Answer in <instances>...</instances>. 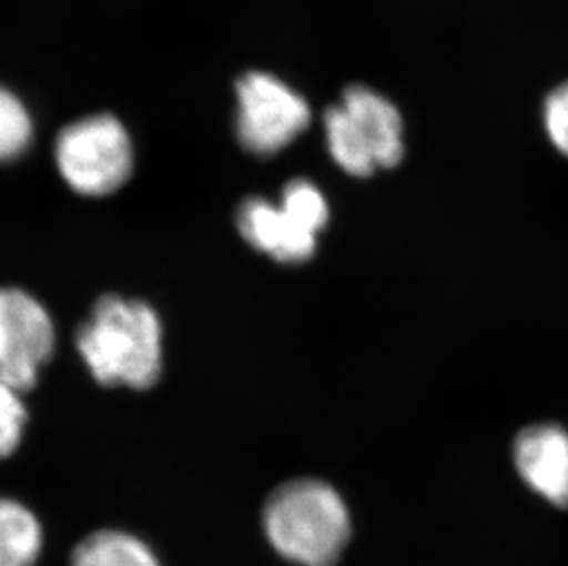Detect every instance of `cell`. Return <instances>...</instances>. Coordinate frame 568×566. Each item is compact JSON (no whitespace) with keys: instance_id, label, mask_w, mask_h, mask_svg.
Wrapping results in <instances>:
<instances>
[{"instance_id":"4fadbf2b","label":"cell","mask_w":568,"mask_h":566,"mask_svg":"<svg viewBox=\"0 0 568 566\" xmlns=\"http://www.w3.org/2000/svg\"><path fill=\"white\" fill-rule=\"evenodd\" d=\"M27 420L28 412L22 405L21 392L0 383V459L16 453Z\"/></svg>"},{"instance_id":"7c38bea8","label":"cell","mask_w":568,"mask_h":566,"mask_svg":"<svg viewBox=\"0 0 568 566\" xmlns=\"http://www.w3.org/2000/svg\"><path fill=\"white\" fill-rule=\"evenodd\" d=\"M32 140V120L10 91L0 87V162L13 161Z\"/></svg>"},{"instance_id":"3957f363","label":"cell","mask_w":568,"mask_h":566,"mask_svg":"<svg viewBox=\"0 0 568 566\" xmlns=\"http://www.w3.org/2000/svg\"><path fill=\"white\" fill-rule=\"evenodd\" d=\"M329 155L348 175L371 176L396 168L405 155V125L399 109L366 85L344 89L341 102L324 113Z\"/></svg>"},{"instance_id":"8fae6325","label":"cell","mask_w":568,"mask_h":566,"mask_svg":"<svg viewBox=\"0 0 568 566\" xmlns=\"http://www.w3.org/2000/svg\"><path fill=\"white\" fill-rule=\"evenodd\" d=\"M280 209L295 221L296 225L318 234L329 220V209L321 190L307 179H295L285 184Z\"/></svg>"},{"instance_id":"9c48e42d","label":"cell","mask_w":568,"mask_h":566,"mask_svg":"<svg viewBox=\"0 0 568 566\" xmlns=\"http://www.w3.org/2000/svg\"><path fill=\"white\" fill-rule=\"evenodd\" d=\"M43 550V528L24 504L0 498V566H36Z\"/></svg>"},{"instance_id":"6da1fadb","label":"cell","mask_w":568,"mask_h":566,"mask_svg":"<svg viewBox=\"0 0 568 566\" xmlns=\"http://www.w3.org/2000/svg\"><path fill=\"white\" fill-rule=\"evenodd\" d=\"M75 346L100 385L148 391L161 377V321L140 300L102 296L78 330Z\"/></svg>"},{"instance_id":"7a4b0ae2","label":"cell","mask_w":568,"mask_h":566,"mask_svg":"<svg viewBox=\"0 0 568 566\" xmlns=\"http://www.w3.org/2000/svg\"><path fill=\"white\" fill-rule=\"evenodd\" d=\"M274 550L302 566H333L349 539V515L332 486L298 478L276 487L263 508Z\"/></svg>"},{"instance_id":"5bb4252c","label":"cell","mask_w":568,"mask_h":566,"mask_svg":"<svg viewBox=\"0 0 568 566\" xmlns=\"http://www.w3.org/2000/svg\"><path fill=\"white\" fill-rule=\"evenodd\" d=\"M542 120L548 139L552 140L559 153L568 156V81L548 94L542 108Z\"/></svg>"},{"instance_id":"5b68a950","label":"cell","mask_w":568,"mask_h":566,"mask_svg":"<svg viewBox=\"0 0 568 566\" xmlns=\"http://www.w3.org/2000/svg\"><path fill=\"white\" fill-rule=\"evenodd\" d=\"M236 137L243 150L273 156L312 123L306 98L267 72H247L236 81Z\"/></svg>"},{"instance_id":"277c9868","label":"cell","mask_w":568,"mask_h":566,"mask_svg":"<svg viewBox=\"0 0 568 566\" xmlns=\"http://www.w3.org/2000/svg\"><path fill=\"white\" fill-rule=\"evenodd\" d=\"M64 182L87 198H105L124 186L133 171V145L119 118L97 114L70 123L55 142Z\"/></svg>"},{"instance_id":"52a82bcc","label":"cell","mask_w":568,"mask_h":566,"mask_svg":"<svg viewBox=\"0 0 568 566\" xmlns=\"http://www.w3.org/2000/svg\"><path fill=\"white\" fill-rule=\"evenodd\" d=\"M523 481L558 508H568V431L556 423L520 431L514 444Z\"/></svg>"},{"instance_id":"8992f818","label":"cell","mask_w":568,"mask_h":566,"mask_svg":"<svg viewBox=\"0 0 568 566\" xmlns=\"http://www.w3.org/2000/svg\"><path fill=\"white\" fill-rule=\"evenodd\" d=\"M54 324L32 294L0 287V383L30 391L54 353Z\"/></svg>"},{"instance_id":"ba28073f","label":"cell","mask_w":568,"mask_h":566,"mask_svg":"<svg viewBox=\"0 0 568 566\" xmlns=\"http://www.w3.org/2000/svg\"><path fill=\"white\" fill-rule=\"evenodd\" d=\"M236 226L248 245L280 263H304L316 251V235L267 199H245L236 212Z\"/></svg>"},{"instance_id":"30bf717a","label":"cell","mask_w":568,"mask_h":566,"mask_svg":"<svg viewBox=\"0 0 568 566\" xmlns=\"http://www.w3.org/2000/svg\"><path fill=\"white\" fill-rule=\"evenodd\" d=\"M70 566H162L144 540L119 529L94 532L72 552Z\"/></svg>"}]
</instances>
